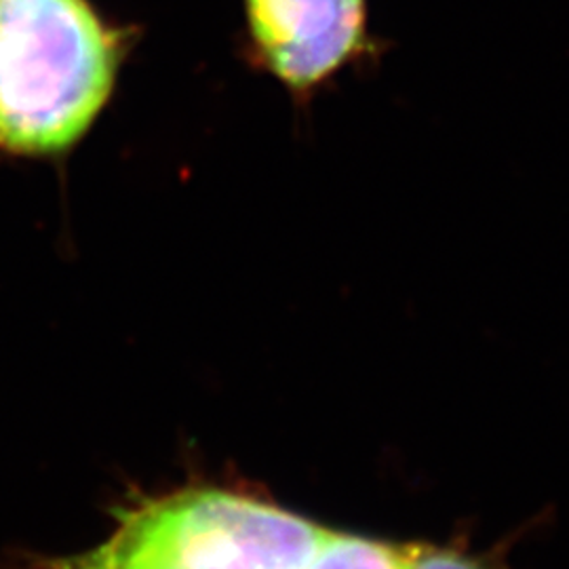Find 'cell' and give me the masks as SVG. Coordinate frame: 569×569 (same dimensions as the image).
<instances>
[{"label": "cell", "instance_id": "1", "mask_svg": "<svg viewBox=\"0 0 569 569\" xmlns=\"http://www.w3.org/2000/svg\"><path fill=\"white\" fill-rule=\"evenodd\" d=\"M124 34L89 0H0V150L49 157L100 117Z\"/></svg>", "mask_w": 569, "mask_h": 569}, {"label": "cell", "instance_id": "2", "mask_svg": "<svg viewBox=\"0 0 569 569\" xmlns=\"http://www.w3.org/2000/svg\"><path fill=\"white\" fill-rule=\"evenodd\" d=\"M326 531L224 489H192L127 512L96 552L112 569H302Z\"/></svg>", "mask_w": 569, "mask_h": 569}, {"label": "cell", "instance_id": "3", "mask_svg": "<svg viewBox=\"0 0 569 569\" xmlns=\"http://www.w3.org/2000/svg\"><path fill=\"white\" fill-rule=\"evenodd\" d=\"M268 70L305 93L336 74L366 42V0H244Z\"/></svg>", "mask_w": 569, "mask_h": 569}, {"label": "cell", "instance_id": "4", "mask_svg": "<svg viewBox=\"0 0 569 569\" xmlns=\"http://www.w3.org/2000/svg\"><path fill=\"white\" fill-rule=\"evenodd\" d=\"M302 569H407V547L326 531Z\"/></svg>", "mask_w": 569, "mask_h": 569}, {"label": "cell", "instance_id": "5", "mask_svg": "<svg viewBox=\"0 0 569 569\" xmlns=\"http://www.w3.org/2000/svg\"><path fill=\"white\" fill-rule=\"evenodd\" d=\"M523 531H515L496 549L472 550L465 542L407 547V569H512L509 552Z\"/></svg>", "mask_w": 569, "mask_h": 569}, {"label": "cell", "instance_id": "6", "mask_svg": "<svg viewBox=\"0 0 569 569\" xmlns=\"http://www.w3.org/2000/svg\"><path fill=\"white\" fill-rule=\"evenodd\" d=\"M47 569H112L108 568L102 561V557L93 550L89 555L82 557H72V559H58V561H49L44 563Z\"/></svg>", "mask_w": 569, "mask_h": 569}]
</instances>
